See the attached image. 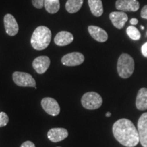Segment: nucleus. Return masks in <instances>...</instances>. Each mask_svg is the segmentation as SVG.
Returning <instances> with one entry per match:
<instances>
[{"label":"nucleus","instance_id":"1a4fd4ad","mask_svg":"<svg viewBox=\"0 0 147 147\" xmlns=\"http://www.w3.org/2000/svg\"><path fill=\"white\" fill-rule=\"evenodd\" d=\"M116 8L122 12H136L140 8V3L137 0H117Z\"/></svg>","mask_w":147,"mask_h":147},{"label":"nucleus","instance_id":"9b49d317","mask_svg":"<svg viewBox=\"0 0 147 147\" xmlns=\"http://www.w3.org/2000/svg\"><path fill=\"white\" fill-rule=\"evenodd\" d=\"M4 27L7 34L10 36H14L18 32V25L15 18L12 14H8L4 16Z\"/></svg>","mask_w":147,"mask_h":147},{"label":"nucleus","instance_id":"5701e85b","mask_svg":"<svg viewBox=\"0 0 147 147\" xmlns=\"http://www.w3.org/2000/svg\"><path fill=\"white\" fill-rule=\"evenodd\" d=\"M140 15L142 18H144V19H147V5H144L142 8V10H141Z\"/></svg>","mask_w":147,"mask_h":147},{"label":"nucleus","instance_id":"bb28decb","mask_svg":"<svg viewBox=\"0 0 147 147\" xmlns=\"http://www.w3.org/2000/svg\"><path fill=\"white\" fill-rule=\"evenodd\" d=\"M110 116H111V113H110V112H108V113L106 114V117H110Z\"/></svg>","mask_w":147,"mask_h":147},{"label":"nucleus","instance_id":"6ab92c4d","mask_svg":"<svg viewBox=\"0 0 147 147\" xmlns=\"http://www.w3.org/2000/svg\"><path fill=\"white\" fill-rule=\"evenodd\" d=\"M44 6L49 13H57L60 8L59 0H45Z\"/></svg>","mask_w":147,"mask_h":147},{"label":"nucleus","instance_id":"4468645a","mask_svg":"<svg viewBox=\"0 0 147 147\" xmlns=\"http://www.w3.org/2000/svg\"><path fill=\"white\" fill-rule=\"evenodd\" d=\"M88 31L92 38L97 42H104L108 40V34L100 27L91 25L88 27Z\"/></svg>","mask_w":147,"mask_h":147},{"label":"nucleus","instance_id":"2eb2a0df","mask_svg":"<svg viewBox=\"0 0 147 147\" xmlns=\"http://www.w3.org/2000/svg\"><path fill=\"white\" fill-rule=\"evenodd\" d=\"M74 40L73 35L68 32H59L56 36L55 37L54 42L57 45L60 46V47H63V46L68 45L71 43Z\"/></svg>","mask_w":147,"mask_h":147},{"label":"nucleus","instance_id":"f8f14e48","mask_svg":"<svg viewBox=\"0 0 147 147\" xmlns=\"http://www.w3.org/2000/svg\"><path fill=\"white\" fill-rule=\"evenodd\" d=\"M109 18L116 28L121 29L125 26L128 20V16L125 12H113L110 14Z\"/></svg>","mask_w":147,"mask_h":147},{"label":"nucleus","instance_id":"a211bd4d","mask_svg":"<svg viewBox=\"0 0 147 147\" xmlns=\"http://www.w3.org/2000/svg\"><path fill=\"white\" fill-rule=\"evenodd\" d=\"M84 0H67L65 3V9L69 13H76L81 8Z\"/></svg>","mask_w":147,"mask_h":147},{"label":"nucleus","instance_id":"393cba45","mask_svg":"<svg viewBox=\"0 0 147 147\" xmlns=\"http://www.w3.org/2000/svg\"><path fill=\"white\" fill-rule=\"evenodd\" d=\"M141 51H142L143 56L147 58V42L144 43L142 46V47H141Z\"/></svg>","mask_w":147,"mask_h":147},{"label":"nucleus","instance_id":"7ed1b4c3","mask_svg":"<svg viewBox=\"0 0 147 147\" xmlns=\"http://www.w3.org/2000/svg\"><path fill=\"white\" fill-rule=\"evenodd\" d=\"M134 59L129 55L123 53L119 57L117 62V71L119 76L123 78H128L134 71Z\"/></svg>","mask_w":147,"mask_h":147},{"label":"nucleus","instance_id":"ddd939ff","mask_svg":"<svg viewBox=\"0 0 147 147\" xmlns=\"http://www.w3.org/2000/svg\"><path fill=\"white\" fill-rule=\"evenodd\" d=\"M68 136V131L65 128H53L49 130L47 137L51 142H58Z\"/></svg>","mask_w":147,"mask_h":147},{"label":"nucleus","instance_id":"cd10ccee","mask_svg":"<svg viewBox=\"0 0 147 147\" xmlns=\"http://www.w3.org/2000/svg\"><path fill=\"white\" fill-rule=\"evenodd\" d=\"M141 28H142V29H144V27H143V26H141Z\"/></svg>","mask_w":147,"mask_h":147},{"label":"nucleus","instance_id":"f3484780","mask_svg":"<svg viewBox=\"0 0 147 147\" xmlns=\"http://www.w3.org/2000/svg\"><path fill=\"white\" fill-rule=\"evenodd\" d=\"M91 13L95 16H100L104 12L102 0H88Z\"/></svg>","mask_w":147,"mask_h":147},{"label":"nucleus","instance_id":"9d476101","mask_svg":"<svg viewBox=\"0 0 147 147\" xmlns=\"http://www.w3.org/2000/svg\"><path fill=\"white\" fill-rule=\"evenodd\" d=\"M51 60L47 56H40L36 57L32 63V66L36 72L39 74L45 73L49 69Z\"/></svg>","mask_w":147,"mask_h":147},{"label":"nucleus","instance_id":"6e6552de","mask_svg":"<svg viewBox=\"0 0 147 147\" xmlns=\"http://www.w3.org/2000/svg\"><path fill=\"white\" fill-rule=\"evenodd\" d=\"M84 57L80 53L74 52L64 55L61 59V62L65 66H77L84 62Z\"/></svg>","mask_w":147,"mask_h":147},{"label":"nucleus","instance_id":"dca6fc26","mask_svg":"<svg viewBox=\"0 0 147 147\" xmlns=\"http://www.w3.org/2000/svg\"><path fill=\"white\" fill-rule=\"evenodd\" d=\"M136 108L140 110L147 109V89L142 88L138 91L136 101Z\"/></svg>","mask_w":147,"mask_h":147},{"label":"nucleus","instance_id":"c85d7f7f","mask_svg":"<svg viewBox=\"0 0 147 147\" xmlns=\"http://www.w3.org/2000/svg\"><path fill=\"white\" fill-rule=\"evenodd\" d=\"M57 147H59V146H57Z\"/></svg>","mask_w":147,"mask_h":147},{"label":"nucleus","instance_id":"b1692460","mask_svg":"<svg viewBox=\"0 0 147 147\" xmlns=\"http://www.w3.org/2000/svg\"><path fill=\"white\" fill-rule=\"evenodd\" d=\"M21 147H36V145L31 141H26L21 144Z\"/></svg>","mask_w":147,"mask_h":147},{"label":"nucleus","instance_id":"aec40b11","mask_svg":"<svg viewBox=\"0 0 147 147\" xmlns=\"http://www.w3.org/2000/svg\"><path fill=\"white\" fill-rule=\"evenodd\" d=\"M126 32L127 34L128 35V36L129 37L131 40H140V33L138 29L136 27L133 26V25L128 27L127 28Z\"/></svg>","mask_w":147,"mask_h":147},{"label":"nucleus","instance_id":"a878e982","mask_svg":"<svg viewBox=\"0 0 147 147\" xmlns=\"http://www.w3.org/2000/svg\"><path fill=\"white\" fill-rule=\"evenodd\" d=\"M138 23V20L137 18H131V20H130V23H131V25H133V26H134V25H137Z\"/></svg>","mask_w":147,"mask_h":147},{"label":"nucleus","instance_id":"423d86ee","mask_svg":"<svg viewBox=\"0 0 147 147\" xmlns=\"http://www.w3.org/2000/svg\"><path fill=\"white\" fill-rule=\"evenodd\" d=\"M41 105L46 113L51 116H57L60 113V106L55 99L45 97L42 99Z\"/></svg>","mask_w":147,"mask_h":147},{"label":"nucleus","instance_id":"412c9836","mask_svg":"<svg viewBox=\"0 0 147 147\" xmlns=\"http://www.w3.org/2000/svg\"><path fill=\"white\" fill-rule=\"evenodd\" d=\"M9 122V117L8 115L3 112L0 113V127H5L8 125Z\"/></svg>","mask_w":147,"mask_h":147},{"label":"nucleus","instance_id":"4be33fe9","mask_svg":"<svg viewBox=\"0 0 147 147\" xmlns=\"http://www.w3.org/2000/svg\"><path fill=\"white\" fill-rule=\"evenodd\" d=\"M45 0H32V3L35 8L38 9H41L44 6Z\"/></svg>","mask_w":147,"mask_h":147},{"label":"nucleus","instance_id":"39448f33","mask_svg":"<svg viewBox=\"0 0 147 147\" xmlns=\"http://www.w3.org/2000/svg\"><path fill=\"white\" fill-rule=\"evenodd\" d=\"M12 79L14 83L19 87H34L37 89L36 80L32 75L28 73L15 71L12 74Z\"/></svg>","mask_w":147,"mask_h":147},{"label":"nucleus","instance_id":"0eeeda50","mask_svg":"<svg viewBox=\"0 0 147 147\" xmlns=\"http://www.w3.org/2000/svg\"><path fill=\"white\" fill-rule=\"evenodd\" d=\"M140 142L143 147H147V113H143L138 122Z\"/></svg>","mask_w":147,"mask_h":147},{"label":"nucleus","instance_id":"f257e3e1","mask_svg":"<svg viewBox=\"0 0 147 147\" xmlns=\"http://www.w3.org/2000/svg\"><path fill=\"white\" fill-rule=\"evenodd\" d=\"M113 133L115 139L126 147H134L140 142L138 131L129 119H121L116 121Z\"/></svg>","mask_w":147,"mask_h":147},{"label":"nucleus","instance_id":"20e7f679","mask_svg":"<svg viewBox=\"0 0 147 147\" xmlns=\"http://www.w3.org/2000/svg\"><path fill=\"white\" fill-rule=\"evenodd\" d=\"M103 100L100 94L95 92H88L82 95V105L88 110H95L101 107Z\"/></svg>","mask_w":147,"mask_h":147},{"label":"nucleus","instance_id":"f03ea898","mask_svg":"<svg viewBox=\"0 0 147 147\" xmlns=\"http://www.w3.org/2000/svg\"><path fill=\"white\" fill-rule=\"evenodd\" d=\"M51 40V30L45 26L38 27L33 33L31 44L34 49L42 51L47 48Z\"/></svg>","mask_w":147,"mask_h":147}]
</instances>
